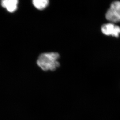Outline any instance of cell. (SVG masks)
I'll list each match as a JSON object with an SVG mask.
<instances>
[{
	"instance_id": "3957f363",
	"label": "cell",
	"mask_w": 120,
	"mask_h": 120,
	"mask_svg": "<svg viewBox=\"0 0 120 120\" xmlns=\"http://www.w3.org/2000/svg\"><path fill=\"white\" fill-rule=\"evenodd\" d=\"M101 30L105 35H111L116 38H118L120 34V27L110 22L102 25Z\"/></svg>"
},
{
	"instance_id": "5b68a950",
	"label": "cell",
	"mask_w": 120,
	"mask_h": 120,
	"mask_svg": "<svg viewBox=\"0 0 120 120\" xmlns=\"http://www.w3.org/2000/svg\"><path fill=\"white\" fill-rule=\"evenodd\" d=\"M49 3L48 0H34L33 1L34 6L39 10L44 9L48 6Z\"/></svg>"
},
{
	"instance_id": "277c9868",
	"label": "cell",
	"mask_w": 120,
	"mask_h": 120,
	"mask_svg": "<svg viewBox=\"0 0 120 120\" xmlns=\"http://www.w3.org/2000/svg\"><path fill=\"white\" fill-rule=\"evenodd\" d=\"M18 2L17 0H4L2 1L1 4L8 11L13 13L17 9Z\"/></svg>"
},
{
	"instance_id": "7a4b0ae2",
	"label": "cell",
	"mask_w": 120,
	"mask_h": 120,
	"mask_svg": "<svg viewBox=\"0 0 120 120\" xmlns=\"http://www.w3.org/2000/svg\"><path fill=\"white\" fill-rule=\"evenodd\" d=\"M105 17L110 23L120 22V1H114L111 3L106 12Z\"/></svg>"
},
{
	"instance_id": "6da1fadb",
	"label": "cell",
	"mask_w": 120,
	"mask_h": 120,
	"mask_svg": "<svg viewBox=\"0 0 120 120\" xmlns=\"http://www.w3.org/2000/svg\"><path fill=\"white\" fill-rule=\"evenodd\" d=\"M60 55L57 52H48L41 54L37 60L38 65L44 71H54L60 65L58 61Z\"/></svg>"
}]
</instances>
